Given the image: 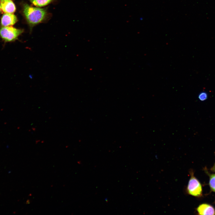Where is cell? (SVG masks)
I'll list each match as a JSON object with an SVG mask.
<instances>
[{
	"mask_svg": "<svg viewBox=\"0 0 215 215\" xmlns=\"http://www.w3.org/2000/svg\"><path fill=\"white\" fill-rule=\"evenodd\" d=\"M208 97V95L205 92H201L198 95V98L201 101H203L206 100Z\"/></svg>",
	"mask_w": 215,
	"mask_h": 215,
	"instance_id": "9",
	"label": "cell"
},
{
	"mask_svg": "<svg viewBox=\"0 0 215 215\" xmlns=\"http://www.w3.org/2000/svg\"><path fill=\"white\" fill-rule=\"evenodd\" d=\"M209 185L212 190L215 192V174L210 176Z\"/></svg>",
	"mask_w": 215,
	"mask_h": 215,
	"instance_id": "8",
	"label": "cell"
},
{
	"mask_svg": "<svg viewBox=\"0 0 215 215\" xmlns=\"http://www.w3.org/2000/svg\"><path fill=\"white\" fill-rule=\"evenodd\" d=\"M23 30L12 26L0 27V37L5 42H11L17 40Z\"/></svg>",
	"mask_w": 215,
	"mask_h": 215,
	"instance_id": "2",
	"label": "cell"
},
{
	"mask_svg": "<svg viewBox=\"0 0 215 215\" xmlns=\"http://www.w3.org/2000/svg\"><path fill=\"white\" fill-rule=\"evenodd\" d=\"M17 21V17L14 14L5 13L1 17V24L2 26H9L14 25Z\"/></svg>",
	"mask_w": 215,
	"mask_h": 215,
	"instance_id": "4",
	"label": "cell"
},
{
	"mask_svg": "<svg viewBox=\"0 0 215 215\" xmlns=\"http://www.w3.org/2000/svg\"><path fill=\"white\" fill-rule=\"evenodd\" d=\"M54 0H29L33 4L38 7L45 6Z\"/></svg>",
	"mask_w": 215,
	"mask_h": 215,
	"instance_id": "7",
	"label": "cell"
},
{
	"mask_svg": "<svg viewBox=\"0 0 215 215\" xmlns=\"http://www.w3.org/2000/svg\"><path fill=\"white\" fill-rule=\"evenodd\" d=\"M1 10L5 13H13L16 10V6L11 0H0Z\"/></svg>",
	"mask_w": 215,
	"mask_h": 215,
	"instance_id": "5",
	"label": "cell"
},
{
	"mask_svg": "<svg viewBox=\"0 0 215 215\" xmlns=\"http://www.w3.org/2000/svg\"><path fill=\"white\" fill-rule=\"evenodd\" d=\"M1 4H0V12H1Z\"/></svg>",
	"mask_w": 215,
	"mask_h": 215,
	"instance_id": "11",
	"label": "cell"
},
{
	"mask_svg": "<svg viewBox=\"0 0 215 215\" xmlns=\"http://www.w3.org/2000/svg\"><path fill=\"white\" fill-rule=\"evenodd\" d=\"M199 214L215 215V211L214 208L211 205L205 204H201L197 208Z\"/></svg>",
	"mask_w": 215,
	"mask_h": 215,
	"instance_id": "6",
	"label": "cell"
},
{
	"mask_svg": "<svg viewBox=\"0 0 215 215\" xmlns=\"http://www.w3.org/2000/svg\"><path fill=\"white\" fill-rule=\"evenodd\" d=\"M191 178L186 189L187 193L193 196L198 197L202 194V188L200 183L194 176L193 173L191 171Z\"/></svg>",
	"mask_w": 215,
	"mask_h": 215,
	"instance_id": "3",
	"label": "cell"
},
{
	"mask_svg": "<svg viewBox=\"0 0 215 215\" xmlns=\"http://www.w3.org/2000/svg\"><path fill=\"white\" fill-rule=\"evenodd\" d=\"M23 13L30 29L45 18L47 12L45 9L34 7L27 4L23 5Z\"/></svg>",
	"mask_w": 215,
	"mask_h": 215,
	"instance_id": "1",
	"label": "cell"
},
{
	"mask_svg": "<svg viewBox=\"0 0 215 215\" xmlns=\"http://www.w3.org/2000/svg\"><path fill=\"white\" fill-rule=\"evenodd\" d=\"M212 170L213 171L215 172V164L213 167Z\"/></svg>",
	"mask_w": 215,
	"mask_h": 215,
	"instance_id": "10",
	"label": "cell"
}]
</instances>
